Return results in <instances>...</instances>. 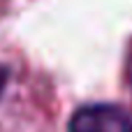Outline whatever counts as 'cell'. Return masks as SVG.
<instances>
[{"mask_svg": "<svg viewBox=\"0 0 132 132\" xmlns=\"http://www.w3.org/2000/svg\"><path fill=\"white\" fill-rule=\"evenodd\" d=\"M5 86H7V70L0 65V95L5 93Z\"/></svg>", "mask_w": 132, "mask_h": 132, "instance_id": "obj_2", "label": "cell"}, {"mask_svg": "<svg viewBox=\"0 0 132 132\" xmlns=\"http://www.w3.org/2000/svg\"><path fill=\"white\" fill-rule=\"evenodd\" d=\"M67 132H132V118L118 107L90 104L74 111Z\"/></svg>", "mask_w": 132, "mask_h": 132, "instance_id": "obj_1", "label": "cell"}]
</instances>
